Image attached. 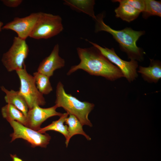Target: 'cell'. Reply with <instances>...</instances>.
I'll return each instance as SVG.
<instances>
[{
    "label": "cell",
    "instance_id": "obj_1",
    "mask_svg": "<svg viewBox=\"0 0 161 161\" xmlns=\"http://www.w3.org/2000/svg\"><path fill=\"white\" fill-rule=\"evenodd\" d=\"M77 51L80 62L78 65L72 66L67 72V75L80 69L91 75L101 76L111 81L124 77L120 70L94 47H78Z\"/></svg>",
    "mask_w": 161,
    "mask_h": 161
},
{
    "label": "cell",
    "instance_id": "obj_2",
    "mask_svg": "<svg viewBox=\"0 0 161 161\" xmlns=\"http://www.w3.org/2000/svg\"><path fill=\"white\" fill-rule=\"evenodd\" d=\"M95 20L96 32L104 31L110 34L119 43L122 50L127 54L131 60L139 61L143 60V53L137 46L136 42L144 34V32L135 31L130 28L121 30L113 29L104 22L102 14L96 16Z\"/></svg>",
    "mask_w": 161,
    "mask_h": 161
},
{
    "label": "cell",
    "instance_id": "obj_3",
    "mask_svg": "<svg viewBox=\"0 0 161 161\" xmlns=\"http://www.w3.org/2000/svg\"><path fill=\"white\" fill-rule=\"evenodd\" d=\"M55 103L58 108L62 107L69 114L76 117L83 126H92L88 116L95 105L88 102L80 101L71 94L67 93L60 81L58 83L56 87Z\"/></svg>",
    "mask_w": 161,
    "mask_h": 161
},
{
    "label": "cell",
    "instance_id": "obj_4",
    "mask_svg": "<svg viewBox=\"0 0 161 161\" xmlns=\"http://www.w3.org/2000/svg\"><path fill=\"white\" fill-rule=\"evenodd\" d=\"M63 29L62 19L60 16L40 12L29 37L36 39H48L58 35Z\"/></svg>",
    "mask_w": 161,
    "mask_h": 161
},
{
    "label": "cell",
    "instance_id": "obj_5",
    "mask_svg": "<svg viewBox=\"0 0 161 161\" xmlns=\"http://www.w3.org/2000/svg\"><path fill=\"white\" fill-rule=\"evenodd\" d=\"M16 72L20 81L19 92L26 100L29 109L36 105H45V98L37 88L33 76L27 71L25 65Z\"/></svg>",
    "mask_w": 161,
    "mask_h": 161
},
{
    "label": "cell",
    "instance_id": "obj_6",
    "mask_svg": "<svg viewBox=\"0 0 161 161\" xmlns=\"http://www.w3.org/2000/svg\"><path fill=\"white\" fill-rule=\"evenodd\" d=\"M29 52L25 40L15 37L10 47L3 54L1 62L8 72L16 71L23 68Z\"/></svg>",
    "mask_w": 161,
    "mask_h": 161
},
{
    "label": "cell",
    "instance_id": "obj_7",
    "mask_svg": "<svg viewBox=\"0 0 161 161\" xmlns=\"http://www.w3.org/2000/svg\"><path fill=\"white\" fill-rule=\"evenodd\" d=\"M8 122L13 130L10 134L11 142L17 139H22L30 143L32 148L38 146L46 148L49 144L51 139L49 134L41 133L16 121Z\"/></svg>",
    "mask_w": 161,
    "mask_h": 161
},
{
    "label": "cell",
    "instance_id": "obj_8",
    "mask_svg": "<svg viewBox=\"0 0 161 161\" xmlns=\"http://www.w3.org/2000/svg\"><path fill=\"white\" fill-rule=\"evenodd\" d=\"M86 40L97 49L110 62L116 65L123 73L124 77L129 82L133 81L137 78V69L138 65L137 61L133 60H131L129 61H124L117 55L113 48L103 47L96 43Z\"/></svg>",
    "mask_w": 161,
    "mask_h": 161
},
{
    "label": "cell",
    "instance_id": "obj_9",
    "mask_svg": "<svg viewBox=\"0 0 161 161\" xmlns=\"http://www.w3.org/2000/svg\"><path fill=\"white\" fill-rule=\"evenodd\" d=\"M40 12L32 13L23 18L15 17L3 26L2 30H10L16 32L18 37L26 40L29 36L38 21Z\"/></svg>",
    "mask_w": 161,
    "mask_h": 161
},
{
    "label": "cell",
    "instance_id": "obj_10",
    "mask_svg": "<svg viewBox=\"0 0 161 161\" xmlns=\"http://www.w3.org/2000/svg\"><path fill=\"white\" fill-rule=\"evenodd\" d=\"M58 108L54 106L48 108H42L38 105L29 109L26 116V126L35 131L41 128L42 123L48 118L54 116H61L63 113L56 111Z\"/></svg>",
    "mask_w": 161,
    "mask_h": 161
},
{
    "label": "cell",
    "instance_id": "obj_11",
    "mask_svg": "<svg viewBox=\"0 0 161 161\" xmlns=\"http://www.w3.org/2000/svg\"><path fill=\"white\" fill-rule=\"evenodd\" d=\"M59 45L56 44L50 55L40 63L37 71L50 77L56 70L63 67L65 61L59 56Z\"/></svg>",
    "mask_w": 161,
    "mask_h": 161
},
{
    "label": "cell",
    "instance_id": "obj_12",
    "mask_svg": "<svg viewBox=\"0 0 161 161\" xmlns=\"http://www.w3.org/2000/svg\"><path fill=\"white\" fill-rule=\"evenodd\" d=\"M148 67L140 66L137 72L140 73L144 80L149 83H157L161 78V64L160 61L150 59Z\"/></svg>",
    "mask_w": 161,
    "mask_h": 161
},
{
    "label": "cell",
    "instance_id": "obj_13",
    "mask_svg": "<svg viewBox=\"0 0 161 161\" xmlns=\"http://www.w3.org/2000/svg\"><path fill=\"white\" fill-rule=\"evenodd\" d=\"M1 90L5 94L4 98L5 102L12 105L21 111L26 116L29 110L27 103L19 91L9 90L3 86L1 87Z\"/></svg>",
    "mask_w": 161,
    "mask_h": 161
},
{
    "label": "cell",
    "instance_id": "obj_14",
    "mask_svg": "<svg viewBox=\"0 0 161 161\" xmlns=\"http://www.w3.org/2000/svg\"><path fill=\"white\" fill-rule=\"evenodd\" d=\"M64 2V4L69 6L72 10L85 13L95 20L96 19L94 10L95 0H65Z\"/></svg>",
    "mask_w": 161,
    "mask_h": 161
},
{
    "label": "cell",
    "instance_id": "obj_15",
    "mask_svg": "<svg viewBox=\"0 0 161 161\" xmlns=\"http://www.w3.org/2000/svg\"><path fill=\"white\" fill-rule=\"evenodd\" d=\"M65 123L68 125V137L65 142L66 147H67L71 138L75 135H83L89 141L91 140V137L84 131L81 123L74 115L69 114Z\"/></svg>",
    "mask_w": 161,
    "mask_h": 161
},
{
    "label": "cell",
    "instance_id": "obj_16",
    "mask_svg": "<svg viewBox=\"0 0 161 161\" xmlns=\"http://www.w3.org/2000/svg\"><path fill=\"white\" fill-rule=\"evenodd\" d=\"M1 112L3 117L8 122L16 121L26 126V116L13 105L9 104L5 105L1 108Z\"/></svg>",
    "mask_w": 161,
    "mask_h": 161
},
{
    "label": "cell",
    "instance_id": "obj_17",
    "mask_svg": "<svg viewBox=\"0 0 161 161\" xmlns=\"http://www.w3.org/2000/svg\"><path fill=\"white\" fill-rule=\"evenodd\" d=\"M119 6L114 10L116 16L128 22H130L139 16L141 13L130 5L119 3Z\"/></svg>",
    "mask_w": 161,
    "mask_h": 161
},
{
    "label": "cell",
    "instance_id": "obj_18",
    "mask_svg": "<svg viewBox=\"0 0 161 161\" xmlns=\"http://www.w3.org/2000/svg\"><path fill=\"white\" fill-rule=\"evenodd\" d=\"M69 114L67 113H63L60 117V118L57 120L53 121L51 124L43 128H41L38 130V132L44 134L49 131H54L60 133L65 137L66 140L68 137V127L66 125H64L66 120Z\"/></svg>",
    "mask_w": 161,
    "mask_h": 161
},
{
    "label": "cell",
    "instance_id": "obj_19",
    "mask_svg": "<svg viewBox=\"0 0 161 161\" xmlns=\"http://www.w3.org/2000/svg\"><path fill=\"white\" fill-rule=\"evenodd\" d=\"M33 76L36 87L42 94L47 95L52 91L50 77L37 71L33 73Z\"/></svg>",
    "mask_w": 161,
    "mask_h": 161
},
{
    "label": "cell",
    "instance_id": "obj_20",
    "mask_svg": "<svg viewBox=\"0 0 161 161\" xmlns=\"http://www.w3.org/2000/svg\"><path fill=\"white\" fill-rule=\"evenodd\" d=\"M145 8L142 13L143 18H147L151 16H161V1L154 0H144Z\"/></svg>",
    "mask_w": 161,
    "mask_h": 161
},
{
    "label": "cell",
    "instance_id": "obj_21",
    "mask_svg": "<svg viewBox=\"0 0 161 161\" xmlns=\"http://www.w3.org/2000/svg\"><path fill=\"white\" fill-rule=\"evenodd\" d=\"M114 2H118L127 4L137 9L140 12H142L145 8L144 0H113Z\"/></svg>",
    "mask_w": 161,
    "mask_h": 161
},
{
    "label": "cell",
    "instance_id": "obj_22",
    "mask_svg": "<svg viewBox=\"0 0 161 161\" xmlns=\"http://www.w3.org/2000/svg\"><path fill=\"white\" fill-rule=\"evenodd\" d=\"M4 4L11 7H16L19 6L22 2V0H2Z\"/></svg>",
    "mask_w": 161,
    "mask_h": 161
},
{
    "label": "cell",
    "instance_id": "obj_23",
    "mask_svg": "<svg viewBox=\"0 0 161 161\" xmlns=\"http://www.w3.org/2000/svg\"><path fill=\"white\" fill-rule=\"evenodd\" d=\"M12 161H23L21 159L18 157L16 154H10Z\"/></svg>",
    "mask_w": 161,
    "mask_h": 161
},
{
    "label": "cell",
    "instance_id": "obj_24",
    "mask_svg": "<svg viewBox=\"0 0 161 161\" xmlns=\"http://www.w3.org/2000/svg\"><path fill=\"white\" fill-rule=\"evenodd\" d=\"M3 23L0 21V32L1 31V30H2V27L3 26Z\"/></svg>",
    "mask_w": 161,
    "mask_h": 161
}]
</instances>
